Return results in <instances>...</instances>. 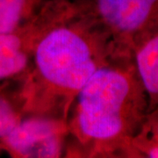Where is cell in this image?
I'll return each instance as SVG.
<instances>
[{
  "instance_id": "3957f363",
  "label": "cell",
  "mask_w": 158,
  "mask_h": 158,
  "mask_svg": "<svg viewBox=\"0 0 158 158\" xmlns=\"http://www.w3.org/2000/svg\"><path fill=\"white\" fill-rule=\"evenodd\" d=\"M76 10L106 35L116 53L134 51L158 34V0H73Z\"/></svg>"
},
{
  "instance_id": "6da1fadb",
  "label": "cell",
  "mask_w": 158,
  "mask_h": 158,
  "mask_svg": "<svg viewBox=\"0 0 158 158\" xmlns=\"http://www.w3.org/2000/svg\"><path fill=\"white\" fill-rule=\"evenodd\" d=\"M148 111L134 56H117L91 76L69 113L65 157L135 158L132 140Z\"/></svg>"
},
{
  "instance_id": "8992f818",
  "label": "cell",
  "mask_w": 158,
  "mask_h": 158,
  "mask_svg": "<svg viewBox=\"0 0 158 158\" xmlns=\"http://www.w3.org/2000/svg\"><path fill=\"white\" fill-rule=\"evenodd\" d=\"M134 62L147 96V113L158 109V34L134 51Z\"/></svg>"
},
{
  "instance_id": "277c9868",
  "label": "cell",
  "mask_w": 158,
  "mask_h": 158,
  "mask_svg": "<svg viewBox=\"0 0 158 158\" xmlns=\"http://www.w3.org/2000/svg\"><path fill=\"white\" fill-rule=\"evenodd\" d=\"M68 134L64 119L24 115L14 128L0 139V143L13 157H65Z\"/></svg>"
},
{
  "instance_id": "7a4b0ae2",
  "label": "cell",
  "mask_w": 158,
  "mask_h": 158,
  "mask_svg": "<svg viewBox=\"0 0 158 158\" xmlns=\"http://www.w3.org/2000/svg\"><path fill=\"white\" fill-rule=\"evenodd\" d=\"M120 56L106 35L73 8L41 38L19 90L24 115L67 121L76 96L91 76Z\"/></svg>"
},
{
  "instance_id": "5b68a950",
  "label": "cell",
  "mask_w": 158,
  "mask_h": 158,
  "mask_svg": "<svg viewBox=\"0 0 158 158\" xmlns=\"http://www.w3.org/2000/svg\"><path fill=\"white\" fill-rule=\"evenodd\" d=\"M32 63L28 39L22 32L12 30L0 34V81L22 77Z\"/></svg>"
},
{
  "instance_id": "ba28073f",
  "label": "cell",
  "mask_w": 158,
  "mask_h": 158,
  "mask_svg": "<svg viewBox=\"0 0 158 158\" xmlns=\"http://www.w3.org/2000/svg\"><path fill=\"white\" fill-rule=\"evenodd\" d=\"M132 148L135 158H158V109L145 115Z\"/></svg>"
},
{
  "instance_id": "9c48e42d",
  "label": "cell",
  "mask_w": 158,
  "mask_h": 158,
  "mask_svg": "<svg viewBox=\"0 0 158 158\" xmlns=\"http://www.w3.org/2000/svg\"><path fill=\"white\" fill-rule=\"evenodd\" d=\"M23 116L21 99L13 101L0 92V139L9 134Z\"/></svg>"
},
{
  "instance_id": "52a82bcc",
  "label": "cell",
  "mask_w": 158,
  "mask_h": 158,
  "mask_svg": "<svg viewBox=\"0 0 158 158\" xmlns=\"http://www.w3.org/2000/svg\"><path fill=\"white\" fill-rule=\"evenodd\" d=\"M58 0H0V34L11 32Z\"/></svg>"
}]
</instances>
